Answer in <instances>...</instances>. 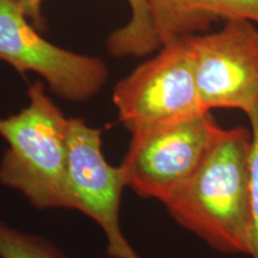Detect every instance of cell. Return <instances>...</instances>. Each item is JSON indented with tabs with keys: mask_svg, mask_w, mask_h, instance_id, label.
Returning a JSON list of instances; mask_svg holds the SVG:
<instances>
[{
	"mask_svg": "<svg viewBox=\"0 0 258 258\" xmlns=\"http://www.w3.org/2000/svg\"><path fill=\"white\" fill-rule=\"evenodd\" d=\"M112 102L132 134L177 123L209 110L203 105L188 36L160 47L116 84Z\"/></svg>",
	"mask_w": 258,
	"mask_h": 258,
	"instance_id": "3",
	"label": "cell"
},
{
	"mask_svg": "<svg viewBox=\"0 0 258 258\" xmlns=\"http://www.w3.org/2000/svg\"><path fill=\"white\" fill-rule=\"evenodd\" d=\"M196 82L207 110L258 104V29L247 19H228L221 30L188 36Z\"/></svg>",
	"mask_w": 258,
	"mask_h": 258,
	"instance_id": "7",
	"label": "cell"
},
{
	"mask_svg": "<svg viewBox=\"0 0 258 258\" xmlns=\"http://www.w3.org/2000/svg\"><path fill=\"white\" fill-rule=\"evenodd\" d=\"M29 103L0 116V137L9 147L0 160V184L21 192L38 209L69 208V117L41 82L29 88Z\"/></svg>",
	"mask_w": 258,
	"mask_h": 258,
	"instance_id": "2",
	"label": "cell"
},
{
	"mask_svg": "<svg viewBox=\"0 0 258 258\" xmlns=\"http://www.w3.org/2000/svg\"><path fill=\"white\" fill-rule=\"evenodd\" d=\"M251 129H224L188 182L164 203L177 224L221 253L250 254Z\"/></svg>",
	"mask_w": 258,
	"mask_h": 258,
	"instance_id": "1",
	"label": "cell"
},
{
	"mask_svg": "<svg viewBox=\"0 0 258 258\" xmlns=\"http://www.w3.org/2000/svg\"><path fill=\"white\" fill-rule=\"evenodd\" d=\"M225 128L212 112L132 134L121 166L138 195L165 203L188 182Z\"/></svg>",
	"mask_w": 258,
	"mask_h": 258,
	"instance_id": "4",
	"label": "cell"
},
{
	"mask_svg": "<svg viewBox=\"0 0 258 258\" xmlns=\"http://www.w3.org/2000/svg\"><path fill=\"white\" fill-rule=\"evenodd\" d=\"M29 21L38 30L46 28V21L42 15L43 0H18ZM132 16L128 23L117 29L108 38V51L115 57H143L159 50L151 27L146 0H127Z\"/></svg>",
	"mask_w": 258,
	"mask_h": 258,
	"instance_id": "9",
	"label": "cell"
},
{
	"mask_svg": "<svg viewBox=\"0 0 258 258\" xmlns=\"http://www.w3.org/2000/svg\"><path fill=\"white\" fill-rule=\"evenodd\" d=\"M67 146L70 209L82 212L99 226L111 258H141L122 232L120 208L127 179L123 167L106 161L102 151V131L83 118H70Z\"/></svg>",
	"mask_w": 258,
	"mask_h": 258,
	"instance_id": "6",
	"label": "cell"
},
{
	"mask_svg": "<svg viewBox=\"0 0 258 258\" xmlns=\"http://www.w3.org/2000/svg\"><path fill=\"white\" fill-rule=\"evenodd\" d=\"M0 60L22 74L36 73L56 96L70 102H85L98 95L109 74L98 57L47 41L18 0H0Z\"/></svg>",
	"mask_w": 258,
	"mask_h": 258,
	"instance_id": "5",
	"label": "cell"
},
{
	"mask_svg": "<svg viewBox=\"0 0 258 258\" xmlns=\"http://www.w3.org/2000/svg\"><path fill=\"white\" fill-rule=\"evenodd\" d=\"M0 258H64L54 244L19 231L0 218Z\"/></svg>",
	"mask_w": 258,
	"mask_h": 258,
	"instance_id": "10",
	"label": "cell"
},
{
	"mask_svg": "<svg viewBox=\"0 0 258 258\" xmlns=\"http://www.w3.org/2000/svg\"><path fill=\"white\" fill-rule=\"evenodd\" d=\"M251 124L250 191L252 212V250L251 257L258 258V104L247 115Z\"/></svg>",
	"mask_w": 258,
	"mask_h": 258,
	"instance_id": "11",
	"label": "cell"
},
{
	"mask_svg": "<svg viewBox=\"0 0 258 258\" xmlns=\"http://www.w3.org/2000/svg\"><path fill=\"white\" fill-rule=\"evenodd\" d=\"M159 46L205 34L215 22L247 19L258 24V0H146Z\"/></svg>",
	"mask_w": 258,
	"mask_h": 258,
	"instance_id": "8",
	"label": "cell"
}]
</instances>
